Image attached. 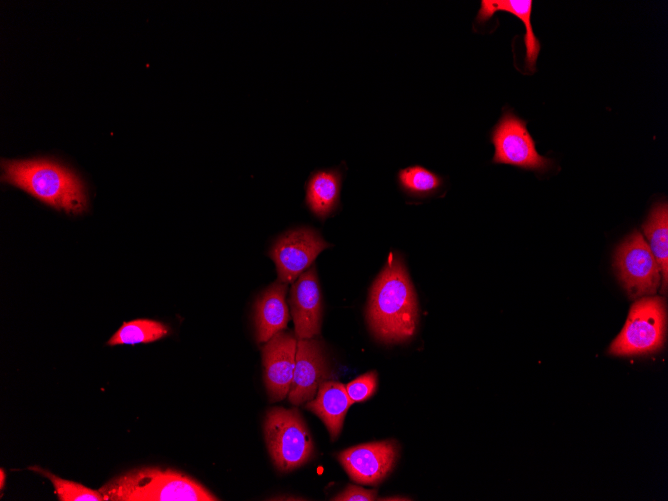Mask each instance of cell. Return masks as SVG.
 Instances as JSON below:
<instances>
[{"mask_svg":"<svg viewBox=\"0 0 668 501\" xmlns=\"http://www.w3.org/2000/svg\"><path fill=\"white\" fill-rule=\"evenodd\" d=\"M28 469L40 473L50 480L59 501H105L99 490H93L80 483L62 479L38 466H31Z\"/></svg>","mask_w":668,"mask_h":501,"instance_id":"obj_20","label":"cell"},{"mask_svg":"<svg viewBox=\"0 0 668 501\" xmlns=\"http://www.w3.org/2000/svg\"><path fill=\"white\" fill-rule=\"evenodd\" d=\"M642 229L649 241L650 251L661 271V279H663L661 290L666 293L668 272V207L666 202H660L652 208Z\"/></svg>","mask_w":668,"mask_h":501,"instance_id":"obj_17","label":"cell"},{"mask_svg":"<svg viewBox=\"0 0 668 501\" xmlns=\"http://www.w3.org/2000/svg\"><path fill=\"white\" fill-rule=\"evenodd\" d=\"M351 405L345 385L324 380L319 385L316 396L306 404V408L322 420L331 439L335 440L342 430L345 415Z\"/></svg>","mask_w":668,"mask_h":501,"instance_id":"obj_14","label":"cell"},{"mask_svg":"<svg viewBox=\"0 0 668 501\" xmlns=\"http://www.w3.org/2000/svg\"><path fill=\"white\" fill-rule=\"evenodd\" d=\"M328 246L317 231L300 227L280 236L269 255L276 264L279 280L288 284L309 269L316 257Z\"/></svg>","mask_w":668,"mask_h":501,"instance_id":"obj_8","label":"cell"},{"mask_svg":"<svg viewBox=\"0 0 668 501\" xmlns=\"http://www.w3.org/2000/svg\"><path fill=\"white\" fill-rule=\"evenodd\" d=\"M533 2L531 0H482L477 14L479 23L489 20L494 13L504 11L517 16L525 25L526 33L524 43L526 48L525 65L530 70H535L536 60L540 51V43L536 38L531 26V12Z\"/></svg>","mask_w":668,"mask_h":501,"instance_id":"obj_16","label":"cell"},{"mask_svg":"<svg viewBox=\"0 0 668 501\" xmlns=\"http://www.w3.org/2000/svg\"><path fill=\"white\" fill-rule=\"evenodd\" d=\"M287 283L280 280L269 286L255 304L256 336L259 342H267L282 331L289 321L286 303Z\"/></svg>","mask_w":668,"mask_h":501,"instance_id":"obj_13","label":"cell"},{"mask_svg":"<svg viewBox=\"0 0 668 501\" xmlns=\"http://www.w3.org/2000/svg\"><path fill=\"white\" fill-rule=\"evenodd\" d=\"M398 181L406 192L415 196H428L442 185L440 176L419 165L401 169Z\"/></svg>","mask_w":668,"mask_h":501,"instance_id":"obj_19","label":"cell"},{"mask_svg":"<svg viewBox=\"0 0 668 501\" xmlns=\"http://www.w3.org/2000/svg\"><path fill=\"white\" fill-rule=\"evenodd\" d=\"M377 498L376 490L365 489L356 485H348L332 500L335 501H373Z\"/></svg>","mask_w":668,"mask_h":501,"instance_id":"obj_22","label":"cell"},{"mask_svg":"<svg viewBox=\"0 0 668 501\" xmlns=\"http://www.w3.org/2000/svg\"><path fill=\"white\" fill-rule=\"evenodd\" d=\"M377 385V375L375 371L365 373L353 381L349 382L345 388L347 394L353 403L363 402L375 392Z\"/></svg>","mask_w":668,"mask_h":501,"instance_id":"obj_21","label":"cell"},{"mask_svg":"<svg viewBox=\"0 0 668 501\" xmlns=\"http://www.w3.org/2000/svg\"><path fill=\"white\" fill-rule=\"evenodd\" d=\"M383 500H409V499H405L403 497H389V498H384Z\"/></svg>","mask_w":668,"mask_h":501,"instance_id":"obj_24","label":"cell"},{"mask_svg":"<svg viewBox=\"0 0 668 501\" xmlns=\"http://www.w3.org/2000/svg\"><path fill=\"white\" fill-rule=\"evenodd\" d=\"M297 338L283 330L269 339L262 349L264 382L273 401L288 396L295 367Z\"/></svg>","mask_w":668,"mask_h":501,"instance_id":"obj_10","label":"cell"},{"mask_svg":"<svg viewBox=\"0 0 668 501\" xmlns=\"http://www.w3.org/2000/svg\"><path fill=\"white\" fill-rule=\"evenodd\" d=\"M170 328L160 321L135 319L125 321L107 341V345L151 343L169 335Z\"/></svg>","mask_w":668,"mask_h":501,"instance_id":"obj_18","label":"cell"},{"mask_svg":"<svg viewBox=\"0 0 668 501\" xmlns=\"http://www.w3.org/2000/svg\"><path fill=\"white\" fill-rule=\"evenodd\" d=\"M397 456L395 442L386 440L350 447L338 454V460L353 481L377 485L391 472Z\"/></svg>","mask_w":668,"mask_h":501,"instance_id":"obj_9","label":"cell"},{"mask_svg":"<svg viewBox=\"0 0 668 501\" xmlns=\"http://www.w3.org/2000/svg\"><path fill=\"white\" fill-rule=\"evenodd\" d=\"M614 267L629 297L655 294L661 271L642 234L635 230L617 248Z\"/></svg>","mask_w":668,"mask_h":501,"instance_id":"obj_6","label":"cell"},{"mask_svg":"<svg viewBox=\"0 0 668 501\" xmlns=\"http://www.w3.org/2000/svg\"><path fill=\"white\" fill-rule=\"evenodd\" d=\"M264 435L270 457L282 472L304 465L313 455L310 432L296 409H269L264 420Z\"/></svg>","mask_w":668,"mask_h":501,"instance_id":"obj_4","label":"cell"},{"mask_svg":"<svg viewBox=\"0 0 668 501\" xmlns=\"http://www.w3.org/2000/svg\"><path fill=\"white\" fill-rule=\"evenodd\" d=\"M5 478H6V474L4 472V469L1 468L0 469V489L1 490H3V488H4Z\"/></svg>","mask_w":668,"mask_h":501,"instance_id":"obj_23","label":"cell"},{"mask_svg":"<svg viewBox=\"0 0 668 501\" xmlns=\"http://www.w3.org/2000/svg\"><path fill=\"white\" fill-rule=\"evenodd\" d=\"M368 325L385 343H399L413 336L418 322L415 290L399 256L390 254L374 281L367 308Z\"/></svg>","mask_w":668,"mask_h":501,"instance_id":"obj_1","label":"cell"},{"mask_svg":"<svg viewBox=\"0 0 668 501\" xmlns=\"http://www.w3.org/2000/svg\"><path fill=\"white\" fill-rule=\"evenodd\" d=\"M491 142L495 148L494 163L537 171L551 164V160L537 152L526 122L510 111H506L493 128Z\"/></svg>","mask_w":668,"mask_h":501,"instance_id":"obj_7","label":"cell"},{"mask_svg":"<svg viewBox=\"0 0 668 501\" xmlns=\"http://www.w3.org/2000/svg\"><path fill=\"white\" fill-rule=\"evenodd\" d=\"M1 181L18 187L42 203L67 214L88 206L85 185L71 169L49 158L1 160Z\"/></svg>","mask_w":668,"mask_h":501,"instance_id":"obj_2","label":"cell"},{"mask_svg":"<svg viewBox=\"0 0 668 501\" xmlns=\"http://www.w3.org/2000/svg\"><path fill=\"white\" fill-rule=\"evenodd\" d=\"M295 327V337L310 339L320 333L322 297L314 267L293 281L289 298Z\"/></svg>","mask_w":668,"mask_h":501,"instance_id":"obj_11","label":"cell"},{"mask_svg":"<svg viewBox=\"0 0 668 501\" xmlns=\"http://www.w3.org/2000/svg\"><path fill=\"white\" fill-rule=\"evenodd\" d=\"M105 501H217L194 478L170 468H134L98 489Z\"/></svg>","mask_w":668,"mask_h":501,"instance_id":"obj_3","label":"cell"},{"mask_svg":"<svg viewBox=\"0 0 668 501\" xmlns=\"http://www.w3.org/2000/svg\"><path fill=\"white\" fill-rule=\"evenodd\" d=\"M327 375L326 359L320 342L313 338L297 340L289 401L300 405L313 399Z\"/></svg>","mask_w":668,"mask_h":501,"instance_id":"obj_12","label":"cell"},{"mask_svg":"<svg viewBox=\"0 0 668 501\" xmlns=\"http://www.w3.org/2000/svg\"><path fill=\"white\" fill-rule=\"evenodd\" d=\"M666 322L664 299L643 297L632 305L624 327L609 347V353L632 356L661 349L665 341Z\"/></svg>","mask_w":668,"mask_h":501,"instance_id":"obj_5","label":"cell"},{"mask_svg":"<svg viewBox=\"0 0 668 501\" xmlns=\"http://www.w3.org/2000/svg\"><path fill=\"white\" fill-rule=\"evenodd\" d=\"M341 182V172L336 169L318 170L310 176L305 202L317 218L325 219L337 209Z\"/></svg>","mask_w":668,"mask_h":501,"instance_id":"obj_15","label":"cell"}]
</instances>
